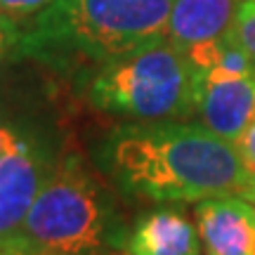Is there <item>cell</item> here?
Wrapping results in <instances>:
<instances>
[{"mask_svg": "<svg viewBox=\"0 0 255 255\" xmlns=\"http://www.w3.org/2000/svg\"><path fill=\"white\" fill-rule=\"evenodd\" d=\"M52 0H0V12H5L14 21H28L40 9H45Z\"/></svg>", "mask_w": 255, "mask_h": 255, "instance_id": "obj_13", "label": "cell"}, {"mask_svg": "<svg viewBox=\"0 0 255 255\" xmlns=\"http://www.w3.org/2000/svg\"><path fill=\"white\" fill-rule=\"evenodd\" d=\"M194 222L206 255H255V206L246 199L196 201Z\"/></svg>", "mask_w": 255, "mask_h": 255, "instance_id": "obj_7", "label": "cell"}, {"mask_svg": "<svg viewBox=\"0 0 255 255\" xmlns=\"http://www.w3.org/2000/svg\"><path fill=\"white\" fill-rule=\"evenodd\" d=\"M90 102L132 121H180L196 114V71L168 38L92 71Z\"/></svg>", "mask_w": 255, "mask_h": 255, "instance_id": "obj_4", "label": "cell"}, {"mask_svg": "<svg viewBox=\"0 0 255 255\" xmlns=\"http://www.w3.org/2000/svg\"><path fill=\"white\" fill-rule=\"evenodd\" d=\"M59 158L52 142L33 132L0 161V241L19 232Z\"/></svg>", "mask_w": 255, "mask_h": 255, "instance_id": "obj_5", "label": "cell"}, {"mask_svg": "<svg viewBox=\"0 0 255 255\" xmlns=\"http://www.w3.org/2000/svg\"><path fill=\"white\" fill-rule=\"evenodd\" d=\"M31 135H33V132H31L26 126H21L19 121L0 114V161L7 154H12L21 142H26Z\"/></svg>", "mask_w": 255, "mask_h": 255, "instance_id": "obj_11", "label": "cell"}, {"mask_svg": "<svg viewBox=\"0 0 255 255\" xmlns=\"http://www.w3.org/2000/svg\"><path fill=\"white\" fill-rule=\"evenodd\" d=\"M130 255H201L199 229L177 208L144 213L126 237Z\"/></svg>", "mask_w": 255, "mask_h": 255, "instance_id": "obj_8", "label": "cell"}, {"mask_svg": "<svg viewBox=\"0 0 255 255\" xmlns=\"http://www.w3.org/2000/svg\"><path fill=\"white\" fill-rule=\"evenodd\" d=\"M196 116L215 135L237 142L255 119V73L225 76L196 71Z\"/></svg>", "mask_w": 255, "mask_h": 255, "instance_id": "obj_6", "label": "cell"}, {"mask_svg": "<svg viewBox=\"0 0 255 255\" xmlns=\"http://www.w3.org/2000/svg\"><path fill=\"white\" fill-rule=\"evenodd\" d=\"M0 255H26V253H21L14 241H0Z\"/></svg>", "mask_w": 255, "mask_h": 255, "instance_id": "obj_15", "label": "cell"}, {"mask_svg": "<svg viewBox=\"0 0 255 255\" xmlns=\"http://www.w3.org/2000/svg\"><path fill=\"white\" fill-rule=\"evenodd\" d=\"M9 241L26 255H107L126 248L109 189L78 156L59 158Z\"/></svg>", "mask_w": 255, "mask_h": 255, "instance_id": "obj_3", "label": "cell"}, {"mask_svg": "<svg viewBox=\"0 0 255 255\" xmlns=\"http://www.w3.org/2000/svg\"><path fill=\"white\" fill-rule=\"evenodd\" d=\"M234 146H237V151H239V156H241L244 165H246V170L255 175V119L251 121V126L244 130V135L234 142Z\"/></svg>", "mask_w": 255, "mask_h": 255, "instance_id": "obj_14", "label": "cell"}, {"mask_svg": "<svg viewBox=\"0 0 255 255\" xmlns=\"http://www.w3.org/2000/svg\"><path fill=\"white\" fill-rule=\"evenodd\" d=\"M104 154L121 189L158 203L244 196L255 180L234 142L203 123L139 121L116 128Z\"/></svg>", "mask_w": 255, "mask_h": 255, "instance_id": "obj_1", "label": "cell"}, {"mask_svg": "<svg viewBox=\"0 0 255 255\" xmlns=\"http://www.w3.org/2000/svg\"><path fill=\"white\" fill-rule=\"evenodd\" d=\"M241 0H173L165 38L180 50L227 36Z\"/></svg>", "mask_w": 255, "mask_h": 255, "instance_id": "obj_9", "label": "cell"}, {"mask_svg": "<svg viewBox=\"0 0 255 255\" xmlns=\"http://www.w3.org/2000/svg\"><path fill=\"white\" fill-rule=\"evenodd\" d=\"M241 199H246L248 203H253V206H255V180H253V184L244 191V196H241Z\"/></svg>", "mask_w": 255, "mask_h": 255, "instance_id": "obj_16", "label": "cell"}, {"mask_svg": "<svg viewBox=\"0 0 255 255\" xmlns=\"http://www.w3.org/2000/svg\"><path fill=\"white\" fill-rule=\"evenodd\" d=\"M173 0H52L28 19L17 57L59 71L100 66L168 33Z\"/></svg>", "mask_w": 255, "mask_h": 255, "instance_id": "obj_2", "label": "cell"}, {"mask_svg": "<svg viewBox=\"0 0 255 255\" xmlns=\"http://www.w3.org/2000/svg\"><path fill=\"white\" fill-rule=\"evenodd\" d=\"M229 36L234 38L255 62V0H241Z\"/></svg>", "mask_w": 255, "mask_h": 255, "instance_id": "obj_10", "label": "cell"}, {"mask_svg": "<svg viewBox=\"0 0 255 255\" xmlns=\"http://www.w3.org/2000/svg\"><path fill=\"white\" fill-rule=\"evenodd\" d=\"M107 255H130L126 251V248H114V251H111V253H107Z\"/></svg>", "mask_w": 255, "mask_h": 255, "instance_id": "obj_17", "label": "cell"}, {"mask_svg": "<svg viewBox=\"0 0 255 255\" xmlns=\"http://www.w3.org/2000/svg\"><path fill=\"white\" fill-rule=\"evenodd\" d=\"M21 33H24V26L7 17L5 12H0V62H5L7 57H17Z\"/></svg>", "mask_w": 255, "mask_h": 255, "instance_id": "obj_12", "label": "cell"}]
</instances>
